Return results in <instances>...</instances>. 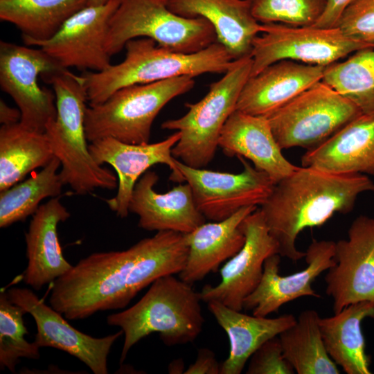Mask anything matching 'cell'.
<instances>
[{
  "label": "cell",
  "mask_w": 374,
  "mask_h": 374,
  "mask_svg": "<svg viewBox=\"0 0 374 374\" xmlns=\"http://www.w3.org/2000/svg\"><path fill=\"white\" fill-rule=\"evenodd\" d=\"M260 24L279 23L293 26H312L326 8L327 0H247Z\"/></svg>",
  "instance_id": "33"
},
{
  "label": "cell",
  "mask_w": 374,
  "mask_h": 374,
  "mask_svg": "<svg viewBox=\"0 0 374 374\" xmlns=\"http://www.w3.org/2000/svg\"><path fill=\"white\" fill-rule=\"evenodd\" d=\"M60 166L54 157L40 172L0 192L1 228L24 221L37 211L42 200L61 194L64 184L57 172Z\"/></svg>",
  "instance_id": "30"
},
{
  "label": "cell",
  "mask_w": 374,
  "mask_h": 374,
  "mask_svg": "<svg viewBox=\"0 0 374 374\" xmlns=\"http://www.w3.org/2000/svg\"><path fill=\"white\" fill-rule=\"evenodd\" d=\"M125 59L100 71H84L81 76L87 89L89 106L105 102L125 87L148 84L172 78L202 74L225 73L234 59L219 42L193 53L173 51L159 46L150 38L127 42Z\"/></svg>",
  "instance_id": "3"
},
{
  "label": "cell",
  "mask_w": 374,
  "mask_h": 374,
  "mask_svg": "<svg viewBox=\"0 0 374 374\" xmlns=\"http://www.w3.org/2000/svg\"><path fill=\"white\" fill-rule=\"evenodd\" d=\"M24 308L13 303L4 290L0 294V367L15 373L21 358L38 359L39 347L26 339Z\"/></svg>",
  "instance_id": "32"
},
{
  "label": "cell",
  "mask_w": 374,
  "mask_h": 374,
  "mask_svg": "<svg viewBox=\"0 0 374 374\" xmlns=\"http://www.w3.org/2000/svg\"><path fill=\"white\" fill-rule=\"evenodd\" d=\"M251 66V57L234 60L222 78L210 85L208 92L202 99L186 104V114L161 124L162 129L181 134L172 150L175 159L196 168H204L213 160L221 132L236 109Z\"/></svg>",
  "instance_id": "5"
},
{
  "label": "cell",
  "mask_w": 374,
  "mask_h": 374,
  "mask_svg": "<svg viewBox=\"0 0 374 374\" xmlns=\"http://www.w3.org/2000/svg\"><path fill=\"white\" fill-rule=\"evenodd\" d=\"M355 0H327L323 13L312 26L323 28H337L342 12Z\"/></svg>",
  "instance_id": "37"
},
{
  "label": "cell",
  "mask_w": 374,
  "mask_h": 374,
  "mask_svg": "<svg viewBox=\"0 0 374 374\" xmlns=\"http://www.w3.org/2000/svg\"><path fill=\"white\" fill-rule=\"evenodd\" d=\"M201 301L191 284L169 274L154 280L134 305L109 314L107 323L119 327L125 336L120 363L136 344L152 333H159L169 346L193 342L204 323Z\"/></svg>",
  "instance_id": "4"
},
{
  "label": "cell",
  "mask_w": 374,
  "mask_h": 374,
  "mask_svg": "<svg viewBox=\"0 0 374 374\" xmlns=\"http://www.w3.org/2000/svg\"><path fill=\"white\" fill-rule=\"evenodd\" d=\"M321 80L362 114L374 116V48L357 51L342 62L326 66Z\"/></svg>",
  "instance_id": "31"
},
{
  "label": "cell",
  "mask_w": 374,
  "mask_h": 374,
  "mask_svg": "<svg viewBox=\"0 0 374 374\" xmlns=\"http://www.w3.org/2000/svg\"><path fill=\"white\" fill-rule=\"evenodd\" d=\"M63 68L42 49L0 42V86L19 109L20 123L44 132L48 123L55 120L54 91L39 87L38 77Z\"/></svg>",
  "instance_id": "10"
},
{
  "label": "cell",
  "mask_w": 374,
  "mask_h": 374,
  "mask_svg": "<svg viewBox=\"0 0 374 374\" xmlns=\"http://www.w3.org/2000/svg\"><path fill=\"white\" fill-rule=\"evenodd\" d=\"M374 319V302L361 301L344 307L332 317L319 319L326 349L347 374H371V359L366 351L362 323Z\"/></svg>",
  "instance_id": "26"
},
{
  "label": "cell",
  "mask_w": 374,
  "mask_h": 374,
  "mask_svg": "<svg viewBox=\"0 0 374 374\" xmlns=\"http://www.w3.org/2000/svg\"><path fill=\"white\" fill-rule=\"evenodd\" d=\"M184 363L182 359L172 361L168 366V373L172 374L184 373Z\"/></svg>",
  "instance_id": "39"
},
{
  "label": "cell",
  "mask_w": 374,
  "mask_h": 374,
  "mask_svg": "<svg viewBox=\"0 0 374 374\" xmlns=\"http://www.w3.org/2000/svg\"><path fill=\"white\" fill-rule=\"evenodd\" d=\"M238 158L243 166L238 174L193 168L176 159V166L206 219L221 221L244 207L261 206L272 192L275 183L266 172L247 159Z\"/></svg>",
  "instance_id": "11"
},
{
  "label": "cell",
  "mask_w": 374,
  "mask_h": 374,
  "mask_svg": "<svg viewBox=\"0 0 374 374\" xmlns=\"http://www.w3.org/2000/svg\"><path fill=\"white\" fill-rule=\"evenodd\" d=\"M87 0H0V19L15 25L30 46L51 39Z\"/></svg>",
  "instance_id": "28"
},
{
  "label": "cell",
  "mask_w": 374,
  "mask_h": 374,
  "mask_svg": "<svg viewBox=\"0 0 374 374\" xmlns=\"http://www.w3.org/2000/svg\"><path fill=\"white\" fill-rule=\"evenodd\" d=\"M240 227L245 235L243 247L220 269V282L206 285L199 292L206 303L217 301L238 311L258 285L265 260L278 253V245L258 208L243 220Z\"/></svg>",
  "instance_id": "13"
},
{
  "label": "cell",
  "mask_w": 374,
  "mask_h": 374,
  "mask_svg": "<svg viewBox=\"0 0 374 374\" xmlns=\"http://www.w3.org/2000/svg\"><path fill=\"white\" fill-rule=\"evenodd\" d=\"M188 253L186 234L172 231L125 250L91 253L53 283L50 305L68 320L124 308L159 278L179 274Z\"/></svg>",
  "instance_id": "1"
},
{
  "label": "cell",
  "mask_w": 374,
  "mask_h": 374,
  "mask_svg": "<svg viewBox=\"0 0 374 374\" xmlns=\"http://www.w3.org/2000/svg\"><path fill=\"white\" fill-rule=\"evenodd\" d=\"M194 85L193 77L183 75L117 90L103 103L87 107V141L112 137L127 143H149L152 123L162 108Z\"/></svg>",
  "instance_id": "6"
},
{
  "label": "cell",
  "mask_w": 374,
  "mask_h": 374,
  "mask_svg": "<svg viewBox=\"0 0 374 374\" xmlns=\"http://www.w3.org/2000/svg\"><path fill=\"white\" fill-rule=\"evenodd\" d=\"M175 132L164 140L154 143L133 144L112 137L97 139L89 145L93 159L100 165L107 163L116 170L118 181L116 195L106 199L109 208L118 217H126L134 188L140 177L156 164H165L171 170L170 179L185 181L176 166L172 150L180 139Z\"/></svg>",
  "instance_id": "16"
},
{
  "label": "cell",
  "mask_w": 374,
  "mask_h": 374,
  "mask_svg": "<svg viewBox=\"0 0 374 374\" xmlns=\"http://www.w3.org/2000/svg\"><path fill=\"white\" fill-rule=\"evenodd\" d=\"M335 242L312 240L305 251V269L288 276L279 275L280 255L269 256L264 262L262 278L244 301L243 310L252 314L267 317L284 304L302 296L320 298L312 288L315 279L335 264Z\"/></svg>",
  "instance_id": "17"
},
{
  "label": "cell",
  "mask_w": 374,
  "mask_h": 374,
  "mask_svg": "<svg viewBox=\"0 0 374 374\" xmlns=\"http://www.w3.org/2000/svg\"><path fill=\"white\" fill-rule=\"evenodd\" d=\"M208 309L226 333L230 344L220 374H240L253 353L265 342L278 336L295 323L296 318L285 314L276 318L248 315L217 301Z\"/></svg>",
  "instance_id": "25"
},
{
  "label": "cell",
  "mask_w": 374,
  "mask_h": 374,
  "mask_svg": "<svg viewBox=\"0 0 374 374\" xmlns=\"http://www.w3.org/2000/svg\"><path fill=\"white\" fill-rule=\"evenodd\" d=\"M370 48H374V45L353 39L337 27L261 24L260 33L253 43L249 77L280 60L326 66L351 53Z\"/></svg>",
  "instance_id": "9"
},
{
  "label": "cell",
  "mask_w": 374,
  "mask_h": 374,
  "mask_svg": "<svg viewBox=\"0 0 374 374\" xmlns=\"http://www.w3.org/2000/svg\"><path fill=\"white\" fill-rule=\"evenodd\" d=\"M339 28L347 37L374 45V0H355L344 10Z\"/></svg>",
  "instance_id": "34"
},
{
  "label": "cell",
  "mask_w": 374,
  "mask_h": 374,
  "mask_svg": "<svg viewBox=\"0 0 374 374\" xmlns=\"http://www.w3.org/2000/svg\"><path fill=\"white\" fill-rule=\"evenodd\" d=\"M335 264L325 276L333 312L361 301L374 302V217L359 215L347 239L335 242Z\"/></svg>",
  "instance_id": "12"
},
{
  "label": "cell",
  "mask_w": 374,
  "mask_h": 374,
  "mask_svg": "<svg viewBox=\"0 0 374 374\" xmlns=\"http://www.w3.org/2000/svg\"><path fill=\"white\" fill-rule=\"evenodd\" d=\"M112 0H87V6H100L103 5Z\"/></svg>",
  "instance_id": "40"
},
{
  "label": "cell",
  "mask_w": 374,
  "mask_h": 374,
  "mask_svg": "<svg viewBox=\"0 0 374 374\" xmlns=\"http://www.w3.org/2000/svg\"><path fill=\"white\" fill-rule=\"evenodd\" d=\"M325 68L288 60L273 63L249 78L236 110L267 116L321 81Z\"/></svg>",
  "instance_id": "19"
},
{
  "label": "cell",
  "mask_w": 374,
  "mask_h": 374,
  "mask_svg": "<svg viewBox=\"0 0 374 374\" xmlns=\"http://www.w3.org/2000/svg\"><path fill=\"white\" fill-rule=\"evenodd\" d=\"M142 37L184 53H196L217 41L207 20L178 15L169 9L167 0H121L109 22L107 53L112 57L130 40Z\"/></svg>",
  "instance_id": "7"
},
{
  "label": "cell",
  "mask_w": 374,
  "mask_h": 374,
  "mask_svg": "<svg viewBox=\"0 0 374 374\" xmlns=\"http://www.w3.org/2000/svg\"><path fill=\"white\" fill-rule=\"evenodd\" d=\"M257 208L256 206L244 207L225 220L204 222L186 233L188 253L179 278L192 285L219 271L220 265L243 247L245 235L241 223Z\"/></svg>",
  "instance_id": "24"
},
{
  "label": "cell",
  "mask_w": 374,
  "mask_h": 374,
  "mask_svg": "<svg viewBox=\"0 0 374 374\" xmlns=\"http://www.w3.org/2000/svg\"><path fill=\"white\" fill-rule=\"evenodd\" d=\"M368 191H374V183L367 175L302 166L275 184L259 209L278 253L296 262L305 256L296 247L303 230L321 226L337 213H350L358 196Z\"/></svg>",
  "instance_id": "2"
},
{
  "label": "cell",
  "mask_w": 374,
  "mask_h": 374,
  "mask_svg": "<svg viewBox=\"0 0 374 374\" xmlns=\"http://www.w3.org/2000/svg\"><path fill=\"white\" fill-rule=\"evenodd\" d=\"M360 114L353 103L321 80L266 117L282 150L299 147L308 150Z\"/></svg>",
  "instance_id": "8"
},
{
  "label": "cell",
  "mask_w": 374,
  "mask_h": 374,
  "mask_svg": "<svg viewBox=\"0 0 374 374\" xmlns=\"http://www.w3.org/2000/svg\"><path fill=\"white\" fill-rule=\"evenodd\" d=\"M218 147L229 157H242L251 161L275 184L298 168L283 156L266 116L235 109L221 132Z\"/></svg>",
  "instance_id": "20"
},
{
  "label": "cell",
  "mask_w": 374,
  "mask_h": 374,
  "mask_svg": "<svg viewBox=\"0 0 374 374\" xmlns=\"http://www.w3.org/2000/svg\"><path fill=\"white\" fill-rule=\"evenodd\" d=\"M247 374H293L294 368L285 358L278 336L260 346L249 358Z\"/></svg>",
  "instance_id": "35"
},
{
  "label": "cell",
  "mask_w": 374,
  "mask_h": 374,
  "mask_svg": "<svg viewBox=\"0 0 374 374\" xmlns=\"http://www.w3.org/2000/svg\"><path fill=\"white\" fill-rule=\"evenodd\" d=\"M55 157L44 132L20 122L0 128V192L44 168Z\"/></svg>",
  "instance_id": "27"
},
{
  "label": "cell",
  "mask_w": 374,
  "mask_h": 374,
  "mask_svg": "<svg viewBox=\"0 0 374 374\" xmlns=\"http://www.w3.org/2000/svg\"><path fill=\"white\" fill-rule=\"evenodd\" d=\"M21 114L19 109L8 106L2 99L0 101V123L1 125H10L20 122Z\"/></svg>",
  "instance_id": "38"
},
{
  "label": "cell",
  "mask_w": 374,
  "mask_h": 374,
  "mask_svg": "<svg viewBox=\"0 0 374 374\" xmlns=\"http://www.w3.org/2000/svg\"><path fill=\"white\" fill-rule=\"evenodd\" d=\"M319 319L316 310H303L295 323L278 335L283 355L298 374L340 373L326 349Z\"/></svg>",
  "instance_id": "29"
},
{
  "label": "cell",
  "mask_w": 374,
  "mask_h": 374,
  "mask_svg": "<svg viewBox=\"0 0 374 374\" xmlns=\"http://www.w3.org/2000/svg\"><path fill=\"white\" fill-rule=\"evenodd\" d=\"M221 364L215 353L210 349L202 348L192 364L185 371L186 374H220Z\"/></svg>",
  "instance_id": "36"
},
{
  "label": "cell",
  "mask_w": 374,
  "mask_h": 374,
  "mask_svg": "<svg viewBox=\"0 0 374 374\" xmlns=\"http://www.w3.org/2000/svg\"><path fill=\"white\" fill-rule=\"evenodd\" d=\"M9 299L24 309L37 326L35 343L39 347L63 350L83 362L94 374H107V357L112 346L123 332L93 337L72 326L65 317L47 305L31 290L13 287L7 291Z\"/></svg>",
  "instance_id": "14"
},
{
  "label": "cell",
  "mask_w": 374,
  "mask_h": 374,
  "mask_svg": "<svg viewBox=\"0 0 374 374\" xmlns=\"http://www.w3.org/2000/svg\"><path fill=\"white\" fill-rule=\"evenodd\" d=\"M159 179L148 170L136 182L129 204V212L139 216V227L150 231H172L189 233L206 222L188 183L159 193L154 190Z\"/></svg>",
  "instance_id": "18"
},
{
  "label": "cell",
  "mask_w": 374,
  "mask_h": 374,
  "mask_svg": "<svg viewBox=\"0 0 374 374\" xmlns=\"http://www.w3.org/2000/svg\"><path fill=\"white\" fill-rule=\"evenodd\" d=\"M69 217L57 197L39 206L33 215L25 233L28 264L23 280L35 290L53 283L73 267L63 256L57 235L58 224Z\"/></svg>",
  "instance_id": "21"
},
{
  "label": "cell",
  "mask_w": 374,
  "mask_h": 374,
  "mask_svg": "<svg viewBox=\"0 0 374 374\" xmlns=\"http://www.w3.org/2000/svg\"><path fill=\"white\" fill-rule=\"evenodd\" d=\"M121 0L100 6H87L75 12L51 39L33 43L63 68L100 71L109 65L105 49L109 20Z\"/></svg>",
  "instance_id": "15"
},
{
  "label": "cell",
  "mask_w": 374,
  "mask_h": 374,
  "mask_svg": "<svg viewBox=\"0 0 374 374\" xmlns=\"http://www.w3.org/2000/svg\"><path fill=\"white\" fill-rule=\"evenodd\" d=\"M301 164L335 174L374 176V116L360 114L321 145L307 150Z\"/></svg>",
  "instance_id": "22"
},
{
  "label": "cell",
  "mask_w": 374,
  "mask_h": 374,
  "mask_svg": "<svg viewBox=\"0 0 374 374\" xmlns=\"http://www.w3.org/2000/svg\"><path fill=\"white\" fill-rule=\"evenodd\" d=\"M167 5L178 15L207 20L215 29L217 42L234 60L251 57L261 24L253 16L247 0H167Z\"/></svg>",
  "instance_id": "23"
}]
</instances>
